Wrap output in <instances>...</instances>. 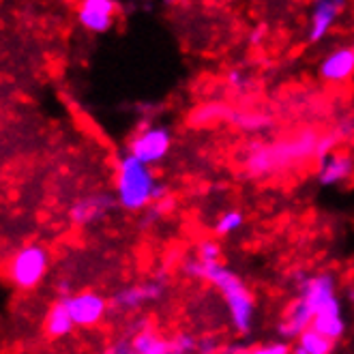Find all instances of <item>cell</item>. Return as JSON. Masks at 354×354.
Here are the masks:
<instances>
[{
  "mask_svg": "<svg viewBox=\"0 0 354 354\" xmlns=\"http://www.w3.org/2000/svg\"><path fill=\"white\" fill-rule=\"evenodd\" d=\"M183 273L194 279L211 283L223 299L227 320L239 337L252 335L258 318V303L247 281L221 260H202L198 256L187 258Z\"/></svg>",
  "mask_w": 354,
  "mask_h": 354,
  "instance_id": "cell-1",
  "label": "cell"
},
{
  "mask_svg": "<svg viewBox=\"0 0 354 354\" xmlns=\"http://www.w3.org/2000/svg\"><path fill=\"white\" fill-rule=\"evenodd\" d=\"M320 131L303 129L295 136L270 140V142H254L241 157L243 172L249 178H268L286 172L292 165L316 159Z\"/></svg>",
  "mask_w": 354,
  "mask_h": 354,
  "instance_id": "cell-2",
  "label": "cell"
},
{
  "mask_svg": "<svg viewBox=\"0 0 354 354\" xmlns=\"http://www.w3.org/2000/svg\"><path fill=\"white\" fill-rule=\"evenodd\" d=\"M114 198L122 211L144 213L155 202L170 198V194L155 174V168L124 151L114 163Z\"/></svg>",
  "mask_w": 354,
  "mask_h": 354,
  "instance_id": "cell-3",
  "label": "cell"
},
{
  "mask_svg": "<svg viewBox=\"0 0 354 354\" xmlns=\"http://www.w3.org/2000/svg\"><path fill=\"white\" fill-rule=\"evenodd\" d=\"M52 264L50 249L41 243H26L17 247L13 256L5 264V277L7 281L22 292L39 288L41 281L46 279Z\"/></svg>",
  "mask_w": 354,
  "mask_h": 354,
  "instance_id": "cell-4",
  "label": "cell"
},
{
  "mask_svg": "<svg viewBox=\"0 0 354 354\" xmlns=\"http://www.w3.org/2000/svg\"><path fill=\"white\" fill-rule=\"evenodd\" d=\"M127 335L133 342L136 354H198V337L192 333L165 337L149 320H136Z\"/></svg>",
  "mask_w": 354,
  "mask_h": 354,
  "instance_id": "cell-5",
  "label": "cell"
},
{
  "mask_svg": "<svg viewBox=\"0 0 354 354\" xmlns=\"http://www.w3.org/2000/svg\"><path fill=\"white\" fill-rule=\"evenodd\" d=\"M172 144H174V136L168 124L144 120L138 124L133 136L129 138L127 153L138 161L155 168V165L168 159V155L172 153Z\"/></svg>",
  "mask_w": 354,
  "mask_h": 354,
  "instance_id": "cell-6",
  "label": "cell"
},
{
  "mask_svg": "<svg viewBox=\"0 0 354 354\" xmlns=\"http://www.w3.org/2000/svg\"><path fill=\"white\" fill-rule=\"evenodd\" d=\"M60 299L65 301L75 328H93L101 324L112 307L110 299H106L101 292H95V290H80V292L65 295Z\"/></svg>",
  "mask_w": 354,
  "mask_h": 354,
  "instance_id": "cell-7",
  "label": "cell"
},
{
  "mask_svg": "<svg viewBox=\"0 0 354 354\" xmlns=\"http://www.w3.org/2000/svg\"><path fill=\"white\" fill-rule=\"evenodd\" d=\"M165 290H168V283H165V277L157 275L151 277L147 281H140V283H131V286H124L120 290H116L114 297L110 299V305L116 311H138L147 305L159 303L165 297Z\"/></svg>",
  "mask_w": 354,
  "mask_h": 354,
  "instance_id": "cell-8",
  "label": "cell"
},
{
  "mask_svg": "<svg viewBox=\"0 0 354 354\" xmlns=\"http://www.w3.org/2000/svg\"><path fill=\"white\" fill-rule=\"evenodd\" d=\"M114 206L118 204L112 194L106 192L86 194L69 206V219L80 227H91L101 223L103 219H108V215L114 211Z\"/></svg>",
  "mask_w": 354,
  "mask_h": 354,
  "instance_id": "cell-9",
  "label": "cell"
},
{
  "mask_svg": "<svg viewBox=\"0 0 354 354\" xmlns=\"http://www.w3.org/2000/svg\"><path fill=\"white\" fill-rule=\"evenodd\" d=\"M344 9H346L344 0H318V3L311 5L307 28H305L307 44L311 46L322 44L330 35V30L335 28V24L339 22Z\"/></svg>",
  "mask_w": 354,
  "mask_h": 354,
  "instance_id": "cell-10",
  "label": "cell"
},
{
  "mask_svg": "<svg viewBox=\"0 0 354 354\" xmlns=\"http://www.w3.org/2000/svg\"><path fill=\"white\" fill-rule=\"evenodd\" d=\"M75 17L77 24L86 32L103 35L116 22L118 3H114V0H82L75 9Z\"/></svg>",
  "mask_w": 354,
  "mask_h": 354,
  "instance_id": "cell-11",
  "label": "cell"
},
{
  "mask_svg": "<svg viewBox=\"0 0 354 354\" xmlns=\"http://www.w3.org/2000/svg\"><path fill=\"white\" fill-rule=\"evenodd\" d=\"M318 77L328 86H342L354 77V54L352 48L339 46L328 50L318 62Z\"/></svg>",
  "mask_w": 354,
  "mask_h": 354,
  "instance_id": "cell-12",
  "label": "cell"
},
{
  "mask_svg": "<svg viewBox=\"0 0 354 354\" xmlns=\"http://www.w3.org/2000/svg\"><path fill=\"white\" fill-rule=\"evenodd\" d=\"M354 178V157L348 151H335L316 161V180L320 187H339Z\"/></svg>",
  "mask_w": 354,
  "mask_h": 354,
  "instance_id": "cell-13",
  "label": "cell"
},
{
  "mask_svg": "<svg viewBox=\"0 0 354 354\" xmlns=\"http://www.w3.org/2000/svg\"><path fill=\"white\" fill-rule=\"evenodd\" d=\"M311 328L322 333L324 337H328L330 342H339L346 330H348V318H346V309H344V303L342 299L337 297L335 301H330L320 314L314 318L311 322Z\"/></svg>",
  "mask_w": 354,
  "mask_h": 354,
  "instance_id": "cell-14",
  "label": "cell"
},
{
  "mask_svg": "<svg viewBox=\"0 0 354 354\" xmlns=\"http://www.w3.org/2000/svg\"><path fill=\"white\" fill-rule=\"evenodd\" d=\"M44 330L50 339H60V337H67L75 330V324L69 316V309L65 305L62 299H56L48 309H46V316H44Z\"/></svg>",
  "mask_w": 354,
  "mask_h": 354,
  "instance_id": "cell-15",
  "label": "cell"
},
{
  "mask_svg": "<svg viewBox=\"0 0 354 354\" xmlns=\"http://www.w3.org/2000/svg\"><path fill=\"white\" fill-rule=\"evenodd\" d=\"M223 122L234 124L236 129H241L243 133H264L273 127V118L262 112H252V110H234L227 106Z\"/></svg>",
  "mask_w": 354,
  "mask_h": 354,
  "instance_id": "cell-16",
  "label": "cell"
},
{
  "mask_svg": "<svg viewBox=\"0 0 354 354\" xmlns=\"http://www.w3.org/2000/svg\"><path fill=\"white\" fill-rule=\"evenodd\" d=\"M333 350H335V342H330L314 328H307L292 342V354H333Z\"/></svg>",
  "mask_w": 354,
  "mask_h": 354,
  "instance_id": "cell-17",
  "label": "cell"
},
{
  "mask_svg": "<svg viewBox=\"0 0 354 354\" xmlns=\"http://www.w3.org/2000/svg\"><path fill=\"white\" fill-rule=\"evenodd\" d=\"M245 225V213L239 211V208H225V211H221L213 223V232L221 239L225 236H232L236 234L239 230H243Z\"/></svg>",
  "mask_w": 354,
  "mask_h": 354,
  "instance_id": "cell-18",
  "label": "cell"
},
{
  "mask_svg": "<svg viewBox=\"0 0 354 354\" xmlns=\"http://www.w3.org/2000/svg\"><path fill=\"white\" fill-rule=\"evenodd\" d=\"M225 84H227V88H230L232 95H249L256 82H254L252 73H247L243 69H232L230 73L225 75Z\"/></svg>",
  "mask_w": 354,
  "mask_h": 354,
  "instance_id": "cell-19",
  "label": "cell"
},
{
  "mask_svg": "<svg viewBox=\"0 0 354 354\" xmlns=\"http://www.w3.org/2000/svg\"><path fill=\"white\" fill-rule=\"evenodd\" d=\"M247 354H292V344L283 339H273L258 346H249Z\"/></svg>",
  "mask_w": 354,
  "mask_h": 354,
  "instance_id": "cell-20",
  "label": "cell"
},
{
  "mask_svg": "<svg viewBox=\"0 0 354 354\" xmlns=\"http://www.w3.org/2000/svg\"><path fill=\"white\" fill-rule=\"evenodd\" d=\"M101 354H136V348H133V342L129 335H120L103 348Z\"/></svg>",
  "mask_w": 354,
  "mask_h": 354,
  "instance_id": "cell-21",
  "label": "cell"
},
{
  "mask_svg": "<svg viewBox=\"0 0 354 354\" xmlns=\"http://www.w3.org/2000/svg\"><path fill=\"white\" fill-rule=\"evenodd\" d=\"M221 348L215 337H198V354H221Z\"/></svg>",
  "mask_w": 354,
  "mask_h": 354,
  "instance_id": "cell-22",
  "label": "cell"
},
{
  "mask_svg": "<svg viewBox=\"0 0 354 354\" xmlns=\"http://www.w3.org/2000/svg\"><path fill=\"white\" fill-rule=\"evenodd\" d=\"M350 48H352V54H354V46H350Z\"/></svg>",
  "mask_w": 354,
  "mask_h": 354,
  "instance_id": "cell-23",
  "label": "cell"
}]
</instances>
